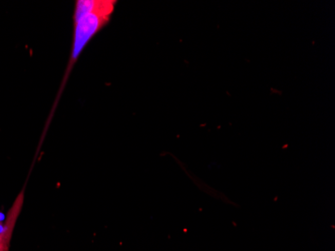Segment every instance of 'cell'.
Segmentation results:
<instances>
[{"label":"cell","instance_id":"cell-3","mask_svg":"<svg viewBox=\"0 0 335 251\" xmlns=\"http://www.w3.org/2000/svg\"><path fill=\"white\" fill-rule=\"evenodd\" d=\"M5 223H6V220H5V216L4 214L2 213L1 211H0V233L2 232L4 227H5Z\"/></svg>","mask_w":335,"mask_h":251},{"label":"cell","instance_id":"cell-1","mask_svg":"<svg viewBox=\"0 0 335 251\" xmlns=\"http://www.w3.org/2000/svg\"><path fill=\"white\" fill-rule=\"evenodd\" d=\"M116 1L111 0H79L73 13V38L68 70L79 59L84 48L109 21Z\"/></svg>","mask_w":335,"mask_h":251},{"label":"cell","instance_id":"cell-2","mask_svg":"<svg viewBox=\"0 0 335 251\" xmlns=\"http://www.w3.org/2000/svg\"><path fill=\"white\" fill-rule=\"evenodd\" d=\"M22 199H23V195H22V193H21L20 196H18V198L16 199V201L14 202L13 206L11 207V209L9 211L8 218L6 220V223H5V227H4L2 232L0 233V251H7V249H8V246H9L8 244H9L11 232H12L14 223L17 219V216H18V214H20Z\"/></svg>","mask_w":335,"mask_h":251}]
</instances>
